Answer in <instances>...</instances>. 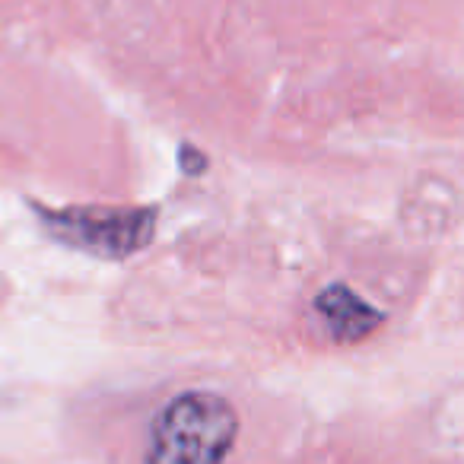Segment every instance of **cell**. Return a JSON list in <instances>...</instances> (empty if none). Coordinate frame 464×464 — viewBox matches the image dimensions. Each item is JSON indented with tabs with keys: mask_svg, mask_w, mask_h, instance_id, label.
Listing matches in <instances>:
<instances>
[{
	"mask_svg": "<svg viewBox=\"0 0 464 464\" xmlns=\"http://www.w3.org/2000/svg\"><path fill=\"white\" fill-rule=\"evenodd\" d=\"M239 432V413L213 392L169 401L150 430L147 464H223Z\"/></svg>",
	"mask_w": 464,
	"mask_h": 464,
	"instance_id": "6da1fadb",
	"label": "cell"
},
{
	"mask_svg": "<svg viewBox=\"0 0 464 464\" xmlns=\"http://www.w3.org/2000/svg\"><path fill=\"white\" fill-rule=\"evenodd\" d=\"M42 219L61 242L102 258H128L153 239L156 229V210H137V207L45 210Z\"/></svg>",
	"mask_w": 464,
	"mask_h": 464,
	"instance_id": "7a4b0ae2",
	"label": "cell"
},
{
	"mask_svg": "<svg viewBox=\"0 0 464 464\" xmlns=\"http://www.w3.org/2000/svg\"><path fill=\"white\" fill-rule=\"evenodd\" d=\"M315 309L322 312V318L328 322L331 334L343 343H353L369 337L382 324V312L372 309L366 299L356 296L350 286H328L322 296L315 299Z\"/></svg>",
	"mask_w": 464,
	"mask_h": 464,
	"instance_id": "3957f363",
	"label": "cell"
}]
</instances>
